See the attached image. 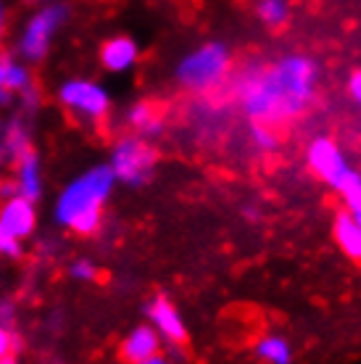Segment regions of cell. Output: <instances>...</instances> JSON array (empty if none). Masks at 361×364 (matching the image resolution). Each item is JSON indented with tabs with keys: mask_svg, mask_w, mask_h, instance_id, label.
<instances>
[{
	"mask_svg": "<svg viewBox=\"0 0 361 364\" xmlns=\"http://www.w3.org/2000/svg\"><path fill=\"white\" fill-rule=\"evenodd\" d=\"M319 64L306 53H285L269 64H251L232 80V92L248 122L285 124L314 103Z\"/></svg>",
	"mask_w": 361,
	"mask_h": 364,
	"instance_id": "obj_1",
	"label": "cell"
},
{
	"mask_svg": "<svg viewBox=\"0 0 361 364\" xmlns=\"http://www.w3.org/2000/svg\"><path fill=\"white\" fill-rule=\"evenodd\" d=\"M119 182L106 161L90 164L77 172L69 182H63L55 193L50 219L58 230L74 237H98L106 228V209Z\"/></svg>",
	"mask_w": 361,
	"mask_h": 364,
	"instance_id": "obj_2",
	"label": "cell"
},
{
	"mask_svg": "<svg viewBox=\"0 0 361 364\" xmlns=\"http://www.w3.org/2000/svg\"><path fill=\"white\" fill-rule=\"evenodd\" d=\"M232 74V50L225 40H206L180 55L174 64V85L190 95H208L219 90Z\"/></svg>",
	"mask_w": 361,
	"mask_h": 364,
	"instance_id": "obj_3",
	"label": "cell"
},
{
	"mask_svg": "<svg viewBox=\"0 0 361 364\" xmlns=\"http://www.w3.org/2000/svg\"><path fill=\"white\" fill-rule=\"evenodd\" d=\"M69 18H72V6L66 0H53V3L37 6L18 29L14 53L29 66L43 64L53 50L63 27L69 24Z\"/></svg>",
	"mask_w": 361,
	"mask_h": 364,
	"instance_id": "obj_4",
	"label": "cell"
},
{
	"mask_svg": "<svg viewBox=\"0 0 361 364\" xmlns=\"http://www.w3.org/2000/svg\"><path fill=\"white\" fill-rule=\"evenodd\" d=\"M55 100L63 114L80 127L100 129L114 114V98L103 82L92 77H66L55 87Z\"/></svg>",
	"mask_w": 361,
	"mask_h": 364,
	"instance_id": "obj_5",
	"label": "cell"
},
{
	"mask_svg": "<svg viewBox=\"0 0 361 364\" xmlns=\"http://www.w3.org/2000/svg\"><path fill=\"white\" fill-rule=\"evenodd\" d=\"M158 161H161V156H158L153 140H145V137L132 135V132L119 135L111 143L109 159H106V164L111 166L119 185L132 188V191H140L153 180Z\"/></svg>",
	"mask_w": 361,
	"mask_h": 364,
	"instance_id": "obj_6",
	"label": "cell"
},
{
	"mask_svg": "<svg viewBox=\"0 0 361 364\" xmlns=\"http://www.w3.org/2000/svg\"><path fill=\"white\" fill-rule=\"evenodd\" d=\"M143 311H145V322L158 333L163 348H166L174 359H180L182 348H185L188 336H190L188 322H185V317H182L180 306H177L169 296L158 293V296H153V299L145 304Z\"/></svg>",
	"mask_w": 361,
	"mask_h": 364,
	"instance_id": "obj_7",
	"label": "cell"
},
{
	"mask_svg": "<svg viewBox=\"0 0 361 364\" xmlns=\"http://www.w3.org/2000/svg\"><path fill=\"white\" fill-rule=\"evenodd\" d=\"M306 164L319 182H325L330 191H338L340 182L348 177L353 166L348 161L340 143L330 135H316L306 146Z\"/></svg>",
	"mask_w": 361,
	"mask_h": 364,
	"instance_id": "obj_8",
	"label": "cell"
},
{
	"mask_svg": "<svg viewBox=\"0 0 361 364\" xmlns=\"http://www.w3.org/2000/svg\"><path fill=\"white\" fill-rule=\"evenodd\" d=\"M0 228L6 230L11 237L27 243L37 235L40 230V209L35 200L24 196H11L0 200Z\"/></svg>",
	"mask_w": 361,
	"mask_h": 364,
	"instance_id": "obj_9",
	"label": "cell"
},
{
	"mask_svg": "<svg viewBox=\"0 0 361 364\" xmlns=\"http://www.w3.org/2000/svg\"><path fill=\"white\" fill-rule=\"evenodd\" d=\"M11 180H14V188H16V196H24V198L40 200L45 198V166H43V159L35 148L27 151L24 156H18L16 161L11 164Z\"/></svg>",
	"mask_w": 361,
	"mask_h": 364,
	"instance_id": "obj_10",
	"label": "cell"
},
{
	"mask_svg": "<svg viewBox=\"0 0 361 364\" xmlns=\"http://www.w3.org/2000/svg\"><path fill=\"white\" fill-rule=\"evenodd\" d=\"M98 64L109 74H126L140 64V43L132 35H111L98 48Z\"/></svg>",
	"mask_w": 361,
	"mask_h": 364,
	"instance_id": "obj_11",
	"label": "cell"
},
{
	"mask_svg": "<svg viewBox=\"0 0 361 364\" xmlns=\"http://www.w3.org/2000/svg\"><path fill=\"white\" fill-rule=\"evenodd\" d=\"M163 348L161 338L148 322H140L135 328H129L119 341V359L124 364H140L148 356L158 354Z\"/></svg>",
	"mask_w": 361,
	"mask_h": 364,
	"instance_id": "obj_12",
	"label": "cell"
},
{
	"mask_svg": "<svg viewBox=\"0 0 361 364\" xmlns=\"http://www.w3.org/2000/svg\"><path fill=\"white\" fill-rule=\"evenodd\" d=\"M122 122H124L126 132L140 135L145 140H156L166 129L161 109L156 106L153 100H135V103H129L124 109V114H122Z\"/></svg>",
	"mask_w": 361,
	"mask_h": 364,
	"instance_id": "obj_13",
	"label": "cell"
},
{
	"mask_svg": "<svg viewBox=\"0 0 361 364\" xmlns=\"http://www.w3.org/2000/svg\"><path fill=\"white\" fill-rule=\"evenodd\" d=\"M0 146L14 164L18 156L35 148V137H32V117L14 111L9 117H3V127H0Z\"/></svg>",
	"mask_w": 361,
	"mask_h": 364,
	"instance_id": "obj_14",
	"label": "cell"
},
{
	"mask_svg": "<svg viewBox=\"0 0 361 364\" xmlns=\"http://www.w3.org/2000/svg\"><path fill=\"white\" fill-rule=\"evenodd\" d=\"M335 246L343 251L345 259H351L353 264H361V225L353 222L345 211H338V217L333 219L330 228Z\"/></svg>",
	"mask_w": 361,
	"mask_h": 364,
	"instance_id": "obj_15",
	"label": "cell"
},
{
	"mask_svg": "<svg viewBox=\"0 0 361 364\" xmlns=\"http://www.w3.org/2000/svg\"><path fill=\"white\" fill-rule=\"evenodd\" d=\"M253 356L262 364H296L293 343L280 333H264L253 343Z\"/></svg>",
	"mask_w": 361,
	"mask_h": 364,
	"instance_id": "obj_16",
	"label": "cell"
},
{
	"mask_svg": "<svg viewBox=\"0 0 361 364\" xmlns=\"http://www.w3.org/2000/svg\"><path fill=\"white\" fill-rule=\"evenodd\" d=\"M253 14L266 29H282L293 16L290 0H256Z\"/></svg>",
	"mask_w": 361,
	"mask_h": 364,
	"instance_id": "obj_17",
	"label": "cell"
},
{
	"mask_svg": "<svg viewBox=\"0 0 361 364\" xmlns=\"http://www.w3.org/2000/svg\"><path fill=\"white\" fill-rule=\"evenodd\" d=\"M335 193H338L340 200H343L345 214H348L353 222H359L361 225V172L356 169V166L348 172V177L340 182V188H338Z\"/></svg>",
	"mask_w": 361,
	"mask_h": 364,
	"instance_id": "obj_18",
	"label": "cell"
},
{
	"mask_svg": "<svg viewBox=\"0 0 361 364\" xmlns=\"http://www.w3.org/2000/svg\"><path fill=\"white\" fill-rule=\"evenodd\" d=\"M66 277L74 282L90 285V282H98L100 267L95 259H90V256H74V259L66 262Z\"/></svg>",
	"mask_w": 361,
	"mask_h": 364,
	"instance_id": "obj_19",
	"label": "cell"
},
{
	"mask_svg": "<svg viewBox=\"0 0 361 364\" xmlns=\"http://www.w3.org/2000/svg\"><path fill=\"white\" fill-rule=\"evenodd\" d=\"M251 146L256 148V151H264V154H271L274 148L280 146V140H277V132H274V127H269V124H259V122H251Z\"/></svg>",
	"mask_w": 361,
	"mask_h": 364,
	"instance_id": "obj_20",
	"label": "cell"
},
{
	"mask_svg": "<svg viewBox=\"0 0 361 364\" xmlns=\"http://www.w3.org/2000/svg\"><path fill=\"white\" fill-rule=\"evenodd\" d=\"M24 254H27L24 243L16 240V237H11L6 230L0 228V259H3V262H21Z\"/></svg>",
	"mask_w": 361,
	"mask_h": 364,
	"instance_id": "obj_21",
	"label": "cell"
},
{
	"mask_svg": "<svg viewBox=\"0 0 361 364\" xmlns=\"http://www.w3.org/2000/svg\"><path fill=\"white\" fill-rule=\"evenodd\" d=\"M16 322H18L16 299L0 291V325H6V328H16Z\"/></svg>",
	"mask_w": 361,
	"mask_h": 364,
	"instance_id": "obj_22",
	"label": "cell"
},
{
	"mask_svg": "<svg viewBox=\"0 0 361 364\" xmlns=\"http://www.w3.org/2000/svg\"><path fill=\"white\" fill-rule=\"evenodd\" d=\"M18 333L16 328H6V325H0V359H6V356H16L18 351Z\"/></svg>",
	"mask_w": 361,
	"mask_h": 364,
	"instance_id": "obj_23",
	"label": "cell"
},
{
	"mask_svg": "<svg viewBox=\"0 0 361 364\" xmlns=\"http://www.w3.org/2000/svg\"><path fill=\"white\" fill-rule=\"evenodd\" d=\"M345 92H348V98H351L353 106L361 109V66L348 74V80H345Z\"/></svg>",
	"mask_w": 361,
	"mask_h": 364,
	"instance_id": "obj_24",
	"label": "cell"
},
{
	"mask_svg": "<svg viewBox=\"0 0 361 364\" xmlns=\"http://www.w3.org/2000/svg\"><path fill=\"white\" fill-rule=\"evenodd\" d=\"M16 103V98L11 95V90L6 87V77H3V64H0V111L11 109Z\"/></svg>",
	"mask_w": 361,
	"mask_h": 364,
	"instance_id": "obj_25",
	"label": "cell"
},
{
	"mask_svg": "<svg viewBox=\"0 0 361 364\" xmlns=\"http://www.w3.org/2000/svg\"><path fill=\"white\" fill-rule=\"evenodd\" d=\"M140 364H177V359H174L169 351H158V354H153V356H148L145 362H140Z\"/></svg>",
	"mask_w": 361,
	"mask_h": 364,
	"instance_id": "obj_26",
	"label": "cell"
},
{
	"mask_svg": "<svg viewBox=\"0 0 361 364\" xmlns=\"http://www.w3.org/2000/svg\"><path fill=\"white\" fill-rule=\"evenodd\" d=\"M9 35V9H6V0H0V43Z\"/></svg>",
	"mask_w": 361,
	"mask_h": 364,
	"instance_id": "obj_27",
	"label": "cell"
},
{
	"mask_svg": "<svg viewBox=\"0 0 361 364\" xmlns=\"http://www.w3.org/2000/svg\"><path fill=\"white\" fill-rule=\"evenodd\" d=\"M11 196H16V188H14V180L6 174V177H0V200L11 198Z\"/></svg>",
	"mask_w": 361,
	"mask_h": 364,
	"instance_id": "obj_28",
	"label": "cell"
},
{
	"mask_svg": "<svg viewBox=\"0 0 361 364\" xmlns=\"http://www.w3.org/2000/svg\"><path fill=\"white\" fill-rule=\"evenodd\" d=\"M6 166H11V161H9V156H6V151H3V146H0V172H3Z\"/></svg>",
	"mask_w": 361,
	"mask_h": 364,
	"instance_id": "obj_29",
	"label": "cell"
},
{
	"mask_svg": "<svg viewBox=\"0 0 361 364\" xmlns=\"http://www.w3.org/2000/svg\"><path fill=\"white\" fill-rule=\"evenodd\" d=\"M0 364H18L16 356H6V359H0Z\"/></svg>",
	"mask_w": 361,
	"mask_h": 364,
	"instance_id": "obj_30",
	"label": "cell"
},
{
	"mask_svg": "<svg viewBox=\"0 0 361 364\" xmlns=\"http://www.w3.org/2000/svg\"><path fill=\"white\" fill-rule=\"evenodd\" d=\"M35 6H43V3H53V0H32Z\"/></svg>",
	"mask_w": 361,
	"mask_h": 364,
	"instance_id": "obj_31",
	"label": "cell"
},
{
	"mask_svg": "<svg viewBox=\"0 0 361 364\" xmlns=\"http://www.w3.org/2000/svg\"><path fill=\"white\" fill-rule=\"evenodd\" d=\"M0 127H3V117H0Z\"/></svg>",
	"mask_w": 361,
	"mask_h": 364,
	"instance_id": "obj_32",
	"label": "cell"
}]
</instances>
